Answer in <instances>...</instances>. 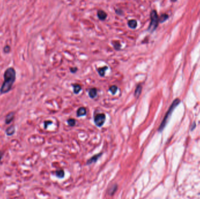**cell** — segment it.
Returning <instances> with one entry per match:
<instances>
[{
    "label": "cell",
    "instance_id": "obj_7",
    "mask_svg": "<svg viewBox=\"0 0 200 199\" xmlns=\"http://www.w3.org/2000/svg\"><path fill=\"white\" fill-rule=\"evenodd\" d=\"M97 16L100 20L104 21L107 17V14L103 10H99L97 12Z\"/></svg>",
    "mask_w": 200,
    "mask_h": 199
},
{
    "label": "cell",
    "instance_id": "obj_8",
    "mask_svg": "<svg viewBox=\"0 0 200 199\" xmlns=\"http://www.w3.org/2000/svg\"><path fill=\"white\" fill-rule=\"evenodd\" d=\"M102 154H103L102 153L98 154L97 155H94V156H93L92 158H90V159L88 160V161L87 162V165H89V164H91L93 163V162H96L97 161L98 159V158L102 155Z\"/></svg>",
    "mask_w": 200,
    "mask_h": 199
},
{
    "label": "cell",
    "instance_id": "obj_17",
    "mask_svg": "<svg viewBox=\"0 0 200 199\" xmlns=\"http://www.w3.org/2000/svg\"><path fill=\"white\" fill-rule=\"evenodd\" d=\"M117 90H118V88L117 86H111L110 88H109V91H111V92L114 95L116 94V91H117Z\"/></svg>",
    "mask_w": 200,
    "mask_h": 199
},
{
    "label": "cell",
    "instance_id": "obj_18",
    "mask_svg": "<svg viewBox=\"0 0 200 199\" xmlns=\"http://www.w3.org/2000/svg\"><path fill=\"white\" fill-rule=\"evenodd\" d=\"M67 123H68L69 125L74 126L76 124V120L74 119H70L67 120Z\"/></svg>",
    "mask_w": 200,
    "mask_h": 199
},
{
    "label": "cell",
    "instance_id": "obj_9",
    "mask_svg": "<svg viewBox=\"0 0 200 199\" xmlns=\"http://www.w3.org/2000/svg\"><path fill=\"white\" fill-rule=\"evenodd\" d=\"M128 25L130 28L135 29L137 27V21L134 19L129 20L128 22Z\"/></svg>",
    "mask_w": 200,
    "mask_h": 199
},
{
    "label": "cell",
    "instance_id": "obj_6",
    "mask_svg": "<svg viewBox=\"0 0 200 199\" xmlns=\"http://www.w3.org/2000/svg\"><path fill=\"white\" fill-rule=\"evenodd\" d=\"M15 132V127L14 125H11L6 130V134L8 136H11L14 134Z\"/></svg>",
    "mask_w": 200,
    "mask_h": 199
},
{
    "label": "cell",
    "instance_id": "obj_5",
    "mask_svg": "<svg viewBox=\"0 0 200 199\" xmlns=\"http://www.w3.org/2000/svg\"><path fill=\"white\" fill-rule=\"evenodd\" d=\"M14 116H15V113L13 112H10L6 116V124L10 125L14 119Z\"/></svg>",
    "mask_w": 200,
    "mask_h": 199
},
{
    "label": "cell",
    "instance_id": "obj_11",
    "mask_svg": "<svg viewBox=\"0 0 200 199\" xmlns=\"http://www.w3.org/2000/svg\"><path fill=\"white\" fill-rule=\"evenodd\" d=\"M97 90L96 88H92L91 90H90V91L88 92V95L90 98H94L95 97L97 96Z\"/></svg>",
    "mask_w": 200,
    "mask_h": 199
},
{
    "label": "cell",
    "instance_id": "obj_20",
    "mask_svg": "<svg viewBox=\"0 0 200 199\" xmlns=\"http://www.w3.org/2000/svg\"><path fill=\"white\" fill-rule=\"evenodd\" d=\"M116 188H117V186H116V185H114L112 188H111V190H109V192L111 191V192L109 193V194H110L111 195H113V194L116 191Z\"/></svg>",
    "mask_w": 200,
    "mask_h": 199
},
{
    "label": "cell",
    "instance_id": "obj_22",
    "mask_svg": "<svg viewBox=\"0 0 200 199\" xmlns=\"http://www.w3.org/2000/svg\"><path fill=\"white\" fill-rule=\"evenodd\" d=\"M9 50H10V47H8V46H6V47L4 48V50L6 53H8L9 51Z\"/></svg>",
    "mask_w": 200,
    "mask_h": 199
},
{
    "label": "cell",
    "instance_id": "obj_12",
    "mask_svg": "<svg viewBox=\"0 0 200 199\" xmlns=\"http://www.w3.org/2000/svg\"><path fill=\"white\" fill-rule=\"evenodd\" d=\"M108 69V67H104L103 68H99L98 71V73L101 76V77H104V75H105V71Z\"/></svg>",
    "mask_w": 200,
    "mask_h": 199
},
{
    "label": "cell",
    "instance_id": "obj_4",
    "mask_svg": "<svg viewBox=\"0 0 200 199\" xmlns=\"http://www.w3.org/2000/svg\"><path fill=\"white\" fill-rule=\"evenodd\" d=\"M105 120V115L104 114H98L94 118V122L96 125L98 126L101 127L104 125Z\"/></svg>",
    "mask_w": 200,
    "mask_h": 199
},
{
    "label": "cell",
    "instance_id": "obj_19",
    "mask_svg": "<svg viewBox=\"0 0 200 199\" xmlns=\"http://www.w3.org/2000/svg\"><path fill=\"white\" fill-rule=\"evenodd\" d=\"M113 45H114V49L115 50H120V42H116V43H113Z\"/></svg>",
    "mask_w": 200,
    "mask_h": 199
},
{
    "label": "cell",
    "instance_id": "obj_1",
    "mask_svg": "<svg viewBox=\"0 0 200 199\" xmlns=\"http://www.w3.org/2000/svg\"><path fill=\"white\" fill-rule=\"evenodd\" d=\"M4 81L0 88L1 94H5L11 90L12 86L16 80V71L12 67L6 70L4 75Z\"/></svg>",
    "mask_w": 200,
    "mask_h": 199
},
{
    "label": "cell",
    "instance_id": "obj_23",
    "mask_svg": "<svg viewBox=\"0 0 200 199\" xmlns=\"http://www.w3.org/2000/svg\"><path fill=\"white\" fill-rule=\"evenodd\" d=\"M3 155H4V153L0 151V161H1V160L2 159V158Z\"/></svg>",
    "mask_w": 200,
    "mask_h": 199
},
{
    "label": "cell",
    "instance_id": "obj_14",
    "mask_svg": "<svg viewBox=\"0 0 200 199\" xmlns=\"http://www.w3.org/2000/svg\"><path fill=\"white\" fill-rule=\"evenodd\" d=\"M56 175L59 178H63L64 176V172L63 170H59L56 171Z\"/></svg>",
    "mask_w": 200,
    "mask_h": 199
},
{
    "label": "cell",
    "instance_id": "obj_3",
    "mask_svg": "<svg viewBox=\"0 0 200 199\" xmlns=\"http://www.w3.org/2000/svg\"><path fill=\"white\" fill-rule=\"evenodd\" d=\"M150 19L151 21L149 25L148 30L151 32H153L157 28L158 23L159 22V18L157 15V14L155 10H153L150 13Z\"/></svg>",
    "mask_w": 200,
    "mask_h": 199
},
{
    "label": "cell",
    "instance_id": "obj_15",
    "mask_svg": "<svg viewBox=\"0 0 200 199\" xmlns=\"http://www.w3.org/2000/svg\"><path fill=\"white\" fill-rule=\"evenodd\" d=\"M168 18H169V16L167 15L163 14L160 16V18H159V22L161 23L164 22L168 19Z\"/></svg>",
    "mask_w": 200,
    "mask_h": 199
},
{
    "label": "cell",
    "instance_id": "obj_10",
    "mask_svg": "<svg viewBox=\"0 0 200 199\" xmlns=\"http://www.w3.org/2000/svg\"><path fill=\"white\" fill-rule=\"evenodd\" d=\"M86 113H87V111H86V109L83 107H81L78 109L77 112V114L78 117H80V116H85Z\"/></svg>",
    "mask_w": 200,
    "mask_h": 199
},
{
    "label": "cell",
    "instance_id": "obj_24",
    "mask_svg": "<svg viewBox=\"0 0 200 199\" xmlns=\"http://www.w3.org/2000/svg\"><path fill=\"white\" fill-rule=\"evenodd\" d=\"M172 1H173V2H176L177 0H171Z\"/></svg>",
    "mask_w": 200,
    "mask_h": 199
},
{
    "label": "cell",
    "instance_id": "obj_21",
    "mask_svg": "<svg viewBox=\"0 0 200 199\" xmlns=\"http://www.w3.org/2000/svg\"><path fill=\"white\" fill-rule=\"evenodd\" d=\"M77 68H70V71H71V73H75L76 71H77Z\"/></svg>",
    "mask_w": 200,
    "mask_h": 199
},
{
    "label": "cell",
    "instance_id": "obj_2",
    "mask_svg": "<svg viewBox=\"0 0 200 199\" xmlns=\"http://www.w3.org/2000/svg\"><path fill=\"white\" fill-rule=\"evenodd\" d=\"M180 100L179 99H176L173 103H172L171 106L169 108V110H168V112H167V113L166 114V116L164 118V119L163 120V121L161 122V125H160V127L159 129V131H162L163 130V129L165 128V127L166 126V124H167V120L169 119V117H170L171 116V114H172L173 111L174 110V109H175V108L177 106V105L180 103Z\"/></svg>",
    "mask_w": 200,
    "mask_h": 199
},
{
    "label": "cell",
    "instance_id": "obj_16",
    "mask_svg": "<svg viewBox=\"0 0 200 199\" xmlns=\"http://www.w3.org/2000/svg\"><path fill=\"white\" fill-rule=\"evenodd\" d=\"M73 87H74V92L75 94H79L80 92V91H81V87L80 85H78V84H76V85H75L73 86Z\"/></svg>",
    "mask_w": 200,
    "mask_h": 199
},
{
    "label": "cell",
    "instance_id": "obj_13",
    "mask_svg": "<svg viewBox=\"0 0 200 199\" xmlns=\"http://www.w3.org/2000/svg\"><path fill=\"white\" fill-rule=\"evenodd\" d=\"M141 91H142V86H138L135 90V96L137 97V98H138L139 95L141 94Z\"/></svg>",
    "mask_w": 200,
    "mask_h": 199
}]
</instances>
